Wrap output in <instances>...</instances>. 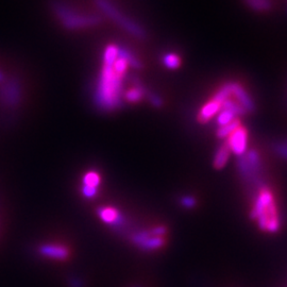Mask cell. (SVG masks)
<instances>
[{
	"mask_svg": "<svg viewBox=\"0 0 287 287\" xmlns=\"http://www.w3.org/2000/svg\"><path fill=\"white\" fill-rule=\"evenodd\" d=\"M120 54L118 45H109L103 53V68L99 84V97L107 108H114L120 103L123 72L116 70L114 62Z\"/></svg>",
	"mask_w": 287,
	"mask_h": 287,
	"instance_id": "obj_1",
	"label": "cell"
},
{
	"mask_svg": "<svg viewBox=\"0 0 287 287\" xmlns=\"http://www.w3.org/2000/svg\"><path fill=\"white\" fill-rule=\"evenodd\" d=\"M251 217L263 232L273 234L280 230L281 219L277 200L270 187L262 185L259 189L251 210Z\"/></svg>",
	"mask_w": 287,
	"mask_h": 287,
	"instance_id": "obj_2",
	"label": "cell"
},
{
	"mask_svg": "<svg viewBox=\"0 0 287 287\" xmlns=\"http://www.w3.org/2000/svg\"><path fill=\"white\" fill-rule=\"evenodd\" d=\"M50 9L62 26L67 30H82L98 26L102 18L96 14H87L73 9L64 0H50Z\"/></svg>",
	"mask_w": 287,
	"mask_h": 287,
	"instance_id": "obj_3",
	"label": "cell"
},
{
	"mask_svg": "<svg viewBox=\"0 0 287 287\" xmlns=\"http://www.w3.org/2000/svg\"><path fill=\"white\" fill-rule=\"evenodd\" d=\"M95 1L97 7L100 9L102 13L109 20L116 24L118 27L126 31L130 35L137 37V39H145L147 35L145 29L133 20H131L129 16L123 14L110 0H95Z\"/></svg>",
	"mask_w": 287,
	"mask_h": 287,
	"instance_id": "obj_4",
	"label": "cell"
},
{
	"mask_svg": "<svg viewBox=\"0 0 287 287\" xmlns=\"http://www.w3.org/2000/svg\"><path fill=\"white\" fill-rule=\"evenodd\" d=\"M239 171L240 176L247 181H253L261 172V159L258 151L247 150L245 154L239 157Z\"/></svg>",
	"mask_w": 287,
	"mask_h": 287,
	"instance_id": "obj_5",
	"label": "cell"
},
{
	"mask_svg": "<svg viewBox=\"0 0 287 287\" xmlns=\"http://www.w3.org/2000/svg\"><path fill=\"white\" fill-rule=\"evenodd\" d=\"M226 140L231 153L235 154L236 157H241L242 154L247 152L249 133L248 130L245 127H242L241 124L236 130H234Z\"/></svg>",
	"mask_w": 287,
	"mask_h": 287,
	"instance_id": "obj_6",
	"label": "cell"
},
{
	"mask_svg": "<svg viewBox=\"0 0 287 287\" xmlns=\"http://www.w3.org/2000/svg\"><path fill=\"white\" fill-rule=\"evenodd\" d=\"M133 241L140 248L149 251L158 250L165 245L164 236L155 235L151 230L148 232H142L134 235Z\"/></svg>",
	"mask_w": 287,
	"mask_h": 287,
	"instance_id": "obj_7",
	"label": "cell"
},
{
	"mask_svg": "<svg viewBox=\"0 0 287 287\" xmlns=\"http://www.w3.org/2000/svg\"><path fill=\"white\" fill-rule=\"evenodd\" d=\"M221 110V103L212 97L209 101L205 102L201 109L199 110L197 120L200 123H207L208 121L213 120Z\"/></svg>",
	"mask_w": 287,
	"mask_h": 287,
	"instance_id": "obj_8",
	"label": "cell"
},
{
	"mask_svg": "<svg viewBox=\"0 0 287 287\" xmlns=\"http://www.w3.org/2000/svg\"><path fill=\"white\" fill-rule=\"evenodd\" d=\"M40 252L44 257L54 260H65L70 257L68 249L60 245H45L41 248Z\"/></svg>",
	"mask_w": 287,
	"mask_h": 287,
	"instance_id": "obj_9",
	"label": "cell"
},
{
	"mask_svg": "<svg viewBox=\"0 0 287 287\" xmlns=\"http://www.w3.org/2000/svg\"><path fill=\"white\" fill-rule=\"evenodd\" d=\"M231 151L227 145L226 142H223L221 145L218 147L216 150V153L213 159V166L216 169H222L223 167H226L228 162L230 160Z\"/></svg>",
	"mask_w": 287,
	"mask_h": 287,
	"instance_id": "obj_10",
	"label": "cell"
},
{
	"mask_svg": "<svg viewBox=\"0 0 287 287\" xmlns=\"http://www.w3.org/2000/svg\"><path fill=\"white\" fill-rule=\"evenodd\" d=\"M83 183H84V187H83L84 195L87 197H92L95 195L97 186L99 185V183H100V177H99V174L97 172L91 171L85 174V177L83 179Z\"/></svg>",
	"mask_w": 287,
	"mask_h": 287,
	"instance_id": "obj_11",
	"label": "cell"
},
{
	"mask_svg": "<svg viewBox=\"0 0 287 287\" xmlns=\"http://www.w3.org/2000/svg\"><path fill=\"white\" fill-rule=\"evenodd\" d=\"M241 124L240 121V118H236L235 120H233L232 122H230L226 126L220 127V128H217L216 131V136L218 137L219 140H226L227 137L233 132L234 130H236Z\"/></svg>",
	"mask_w": 287,
	"mask_h": 287,
	"instance_id": "obj_12",
	"label": "cell"
},
{
	"mask_svg": "<svg viewBox=\"0 0 287 287\" xmlns=\"http://www.w3.org/2000/svg\"><path fill=\"white\" fill-rule=\"evenodd\" d=\"M236 118H239L237 117L233 112L228 111V110H220L219 113L217 114L216 116V123L218 124V128L226 126V124L232 122L233 120H235Z\"/></svg>",
	"mask_w": 287,
	"mask_h": 287,
	"instance_id": "obj_13",
	"label": "cell"
},
{
	"mask_svg": "<svg viewBox=\"0 0 287 287\" xmlns=\"http://www.w3.org/2000/svg\"><path fill=\"white\" fill-rule=\"evenodd\" d=\"M182 60L179 57V54L174 52L166 53L163 57V64L168 68V70H177L181 66Z\"/></svg>",
	"mask_w": 287,
	"mask_h": 287,
	"instance_id": "obj_14",
	"label": "cell"
},
{
	"mask_svg": "<svg viewBox=\"0 0 287 287\" xmlns=\"http://www.w3.org/2000/svg\"><path fill=\"white\" fill-rule=\"evenodd\" d=\"M100 218L108 223H114L118 219H120V213L118 211L113 208H104L100 212H99Z\"/></svg>",
	"mask_w": 287,
	"mask_h": 287,
	"instance_id": "obj_15",
	"label": "cell"
},
{
	"mask_svg": "<svg viewBox=\"0 0 287 287\" xmlns=\"http://www.w3.org/2000/svg\"><path fill=\"white\" fill-rule=\"evenodd\" d=\"M124 97H126V99L129 102H133V103L139 102L142 100V98L144 97V90L142 89L141 86L132 87V89L127 91Z\"/></svg>",
	"mask_w": 287,
	"mask_h": 287,
	"instance_id": "obj_16",
	"label": "cell"
},
{
	"mask_svg": "<svg viewBox=\"0 0 287 287\" xmlns=\"http://www.w3.org/2000/svg\"><path fill=\"white\" fill-rule=\"evenodd\" d=\"M247 2L257 11H266L270 8L269 0H247Z\"/></svg>",
	"mask_w": 287,
	"mask_h": 287,
	"instance_id": "obj_17",
	"label": "cell"
},
{
	"mask_svg": "<svg viewBox=\"0 0 287 287\" xmlns=\"http://www.w3.org/2000/svg\"><path fill=\"white\" fill-rule=\"evenodd\" d=\"M180 203L185 209H192L196 207L197 200L196 198H194L192 196H183L180 199Z\"/></svg>",
	"mask_w": 287,
	"mask_h": 287,
	"instance_id": "obj_18",
	"label": "cell"
},
{
	"mask_svg": "<svg viewBox=\"0 0 287 287\" xmlns=\"http://www.w3.org/2000/svg\"><path fill=\"white\" fill-rule=\"evenodd\" d=\"M276 151L280 155V157H282L283 159L287 160V141L284 143L277 144Z\"/></svg>",
	"mask_w": 287,
	"mask_h": 287,
	"instance_id": "obj_19",
	"label": "cell"
}]
</instances>
